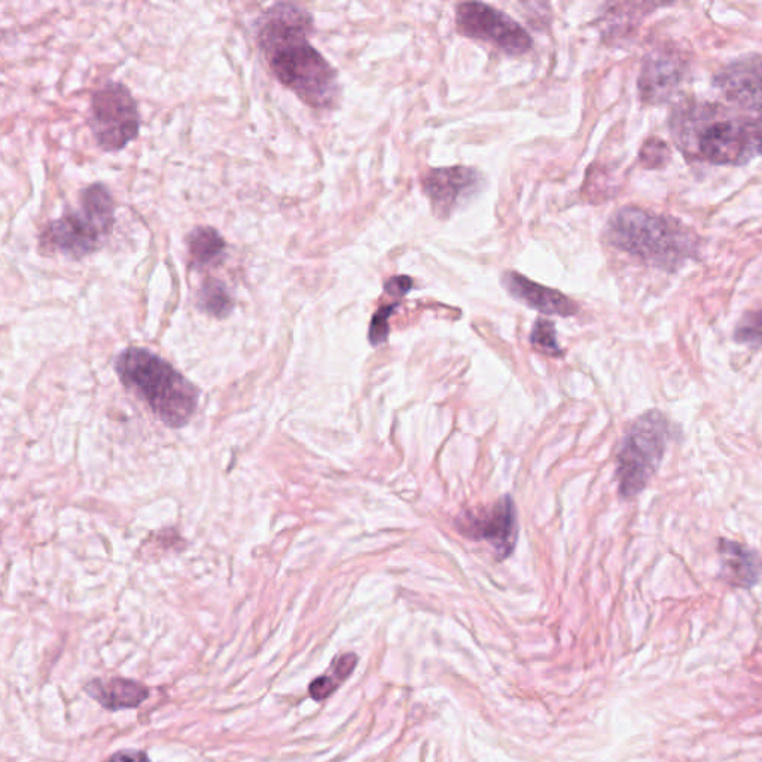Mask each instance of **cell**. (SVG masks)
Returning a JSON list of instances; mask_svg holds the SVG:
<instances>
[{
	"label": "cell",
	"mask_w": 762,
	"mask_h": 762,
	"mask_svg": "<svg viewBox=\"0 0 762 762\" xmlns=\"http://www.w3.org/2000/svg\"><path fill=\"white\" fill-rule=\"evenodd\" d=\"M312 16L292 3H275L258 21V42L275 80L309 107L339 104V74L309 42Z\"/></svg>",
	"instance_id": "6da1fadb"
},
{
	"label": "cell",
	"mask_w": 762,
	"mask_h": 762,
	"mask_svg": "<svg viewBox=\"0 0 762 762\" xmlns=\"http://www.w3.org/2000/svg\"><path fill=\"white\" fill-rule=\"evenodd\" d=\"M670 129L683 154L703 163L738 166L762 156V121L721 104L683 103L674 109Z\"/></svg>",
	"instance_id": "7a4b0ae2"
},
{
	"label": "cell",
	"mask_w": 762,
	"mask_h": 762,
	"mask_svg": "<svg viewBox=\"0 0 762 762\" xmlns=\"http://www.w3.org/2000/svg\"><path fill=\"white\" fill-rule=\"evenodd\" d=\"M606 233L612 247L663 270L679 269L698 252V238L689 228L634 205L615 212Z\"/></svg>",
	"instance_id": "3957f363"
},
{
	"label": "cell",
	"mask_w": 762,
	"mask_h": 762,
	"mask_svg": "<svg viewBox=\"0 0 762 762\" xmlns=\"http://www.w3.org/2000/svg\"><path fill=\"white\" fill-rule=\"evenodd\" d=\"M122 384L138 392L172 428L186 427L199 404V391L181 372L147 349L130 348L117 358Z\"/></svg>",
	"instance_id": "277c9868"
},
{
	"label": "cell",
	"mask_w": 762,
	"mask_h": 762,
	"mask_svg": "<svg viewBox=\"0 0 762 762\" xmlns=\"http://www.w3.org/2000/svg\"><path fill=\"white\" fill-rule=\"evenodd\" d=\"M80 203V210L48 223L41 234L42 251L82 260L98 251L104 238L111 234L116 204L108 188L103 183L87 187L81 192Z\"/></svg>",
	"instance_id": "5b68a950"
},
{
	"label": "cell",
	"mask_w": 762,
	"mask_h": 762,
	"mask_svg": "<svg viewBox=\"0 0 762 762\" xmlns=\"http://www.w3.org/2000/svg\"><path fill=\"white\" fill-rule=\"evenodd\" d=\"M672 433V423L659 410L646 411L630 424L616 454L621 498H636L646 489L663 462Z\"/></svg>",
	"instance_id": "8992f818"
},
{
	"label": "cell",
	"mask_w": 762,
	"mask_h": 762,
	"mask_svg": "<svg viewBox=\"0 0 762 762\" xmlns=\"http://www.w3.org/2000/svg\"><path fill=\"white\" fill-rule=\"evenodd\" d=\"M90 127L104 152H118L138 138V103L121 82H109L91 99Z\"/></svg>",
	"instance_id": "52a82bcc"
},
{
	"label": "cell",
	"mask_w": 762,
	"mask_h": 762,
	"mask_svg": "<svg viewBox=\"0 0 762 762\" xmlns=\"http://www.w3.org/2000/svg\"><path fill=\"white\" fill-rule=\"evenodd\" d=\"M455 24L463 37L492 43L508 56H524L533 47L523 26L485 3H461L455 11Z\"/></svg>",
	"instance_id": "ba28073f"
},
{
	"label": "cell",
	"mask_w": 762,
	"mask_h": 762,
	"mask_svg": "<svg viewBox=\"0 0 762 762\" xmlns=\"http://www.w3.org/2000/svg\"><path fill=\"white\" fill-rule=\"evenodd\" d=\"M458 529L462 535L471 540H483L493 547L498 560H505L514 553L519 524L514 499L503 497L490 510L480 512L468 511L458 517Z\"/></svg>",
	"instance_id": "9c48e42d"
},
{
	"label": "cell",
	"mask_w": 762,
	"mask_h": 762,
	"mask_svg": "<svg viewBox=\"0 0 762 762\" xmlns=\"http://www.w3.org/2000/svg\"><path fill=\"white\" fill-rule=\"evenodd\" d=\"M483 177L479 170L454 166L429 170L423 178L424 195L431 201L438 218H449L459 205L467 203L481 190Z\"/></svg>",
	"instance_id": "30bf717a"
},
{
	"label": "cell",
	"mask_w": 762,
	"mask_h": 762,
	"mask_svg": "<svg viewBox=\"0 0 762 762\" xmlns=\"http://www.w3.org/2000/svg\"><path fill=\"white\" fill-rule=\"evenodd\" d=\"M686 61L678 48L661 47L646 57L639 78L643 102L663 103L672 98L685 74Z\"/></svg>",
	"instance_id": "8fae6325"
},
{
	"label": "cell",
	"mask_w": 762,
	"mask_h": 762,
	"mask_svg": "<svg viewBox=\"0 0 762 762\" xmlns=\"http://www.w3.org/2000/svg\"><path fill=\"white\" fill-rule=\"evenodd\" d=\"M715 86L730 102L755 112L762 121V56L725 66L716 73Z\"/></svg>",
	"instance_id": "7c38bea8"
},
{
	"label": "cell",
	"mask_w": 762,
	"mask_h": 762,
	"mask_svg": "<svg viewBox=\"0 0 762 762\" xmlns=\"http://www.w3.org/2000/svg\"><path fill=\"white\" fill-rule=\"evenodd\" d=\"M502 284L514 300L523 302L529 309L549 317L571 318L578 313V305L571 298L558 291L533 282L515 271L502 274Z\"/></svg>",
	"instance_id": "4fadbf2b"
},
{
	"label": "cell",
	"mask_w": 762,
	"mask_h": 762,
	"mask_svg": "<svg viewBox=\"0 0 762 762\" xmlns=\"http://www.w3.org/2000/svg\"><path fill=\"white\" fill-rule=\"evenodd\" d=\"M722 576L730 585L738 589L751 590L760 584L762 578V559L755 550L749 549L742 542L720 540Z\"/></svg>",
	"instance_id": "5bb4252c"
},
{
	"label": "cell",
	"mask_w": 762,
	"mask_h": 762,
	"mask_svg": "<svg viewBox=\"0 0 762 762\" xmlns=\"http://www.w3.org/2000/svg\"><path fill=\"white\" fill-rule=\"evenodd\" d=\"M86 693L111 712L139 708L149 698V691L142 683L121 678L109 681L94 679L86 686Z\"/></svg>",
	"instance_id": "9a60e30c"
},
{
	"label": "cell",
	"mask_w": 762,
	"mask_h": 762,
	"mask_svg": "<svg viewBox=\"0 0 762 762\" xmlns=\"http://www.w3.org/2000/svg\"><path fill=\"white\" fill-rule=\"evenodd\" d=\"M188 251L194 269L221 264L227 252L225 240L212 227H197L188 235Z\"/></svg>",
	"instance_id": "2e32d148"
},
{
	"label": "cell",
	"mask_w": 762,
	"mask_h": 762,
	"mask_svg": "<svg viewBox=\"0 0 762 762\" xmlns=\"http://www.w3.org/2000/svg\"><path fill=\"white\" fill-rule=\"evenodd\" d=\"M357 663L358 656L354 654L339 656L332 663L330 674H323V676H319L310 683L309 693L312 695V699L317 700V702H322V700L330 698L341 683L352 674Z\"/></svg>",
	"instance_id": "e0dca14e"
},
{
	"label": "cell",
	"mask_w": 762,
	"mask_h": 762,
	"mask_svg": "<svg viewBox=\"0 0 762 762\" xmlns=\"http://www.w3.org/2000/svg\"><path fill=\"white\" fill-rule=\"evenodd\" d=\"M201 312L218 319L230 317L234 309V300L221 280H205L197 300Z\"/></svg>",
	"instance_id": "ac0fdd59"
},
{
	"label": "cell",
	"mask_w": 762,
	"mask_h": 762,
	"mask_svg": "<svg viewBox=\"0 0 762 762\" xmlns=\"http://www.w3.org/2000/svg\"><path fill=\"white\" fill-rule=\"evenodd\" d=\"M530 343L540 352L550 357H562L563 350L559 345L555 325L549 319H538L530 334Z\"/></svg>",
	"instance_id": "d6986e66"
},
{
	"label": "cell",
	"mask_w": 762,
	"mask_h": 762,
	"mask_svg": "<svg viewBox=\"0 0 762 762\" xmlns=\"http://www.w3.org/2000/svg\"><path fill=\"white\" fill-rule=\"evenodd\" d=\"M734 340L742 344H762V308L744 313L735 327Z\"/></svg>",
	"instance_id": "ffe728a7"
},
{
	"label": "cell",
	"mask_w": 762,
	"mask_h": 762,
	"mask_svg": "<svg viewBox=\"0 0 762 762\" xmlns=\"http://www.w3.org/2000/svg\"><path fill=\"white\" fill-rule=\"evenodd\" d=\"M398 304L383 305L374 313L371 319L370 331H368V340H370L371 345L379 348V345L387 343L389 339V332H391V327H389V321H391L392 314L395 313Z\"/></svg>",
	"instance_id": "44dd1931"
},
{
	"label": "cell",
	"mask_w": 762,
	"mask_h": 762,
	"mask_svg": "<svg viewBox=\"0 0 762 762\" xmlns=\"http://www.w3.org/2000/svg\"><path fill=\"white\" fill-rule=\"evenodd\" d=\"M661 151H669L664 142H661V140H648L645 147L642 148L643 163L659 166L665 159V156H661Z\"/></svg>",
	"instance_id": "7402d4cb"
},
{
	"label": "cell",
	"mask_w": 762,
	"mask_h": 762,
	"mask_svg": "<svg viewBox=\"0 0 762 762\" xmlns=\"http://www.w3.org/2000/svg\"><path fill=\"white\" fill-rule=\"evenodd\" d=\"M411 288H413V279L409 278V275H395V278H391L384 283V291L389 295L397 298L405 297L411 291Z\"/></svg>",
	"instance_id": "603a6c76"
},
{
	"label": "cell",
	"mask_w": 762,
	"mask_h": 762,
	"mask_svg": "<svg viewBox=\"0 0 762 762\" xmlns=\"http://www.w3.org/2000/svg\"><path fill=\"white\" fill-rule=\"evenodd\" d=\"M107 762H151V760L142 751H120L113 753Z\"/></svg>",
	"instance_id": "cb8c5ba5"
}]
</instances>
